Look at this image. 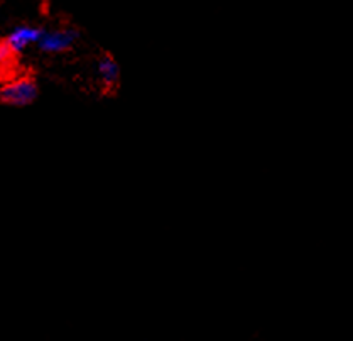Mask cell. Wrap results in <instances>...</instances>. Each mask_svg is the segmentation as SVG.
<instances>
[{"instance_id": "cell-1", "label": "cell", "mask_w": 353, "mask_h": 341, "mask_svg": "<svg viewBox=\"0 0 353 341\" xmlns=\"http://www.w3.org/2000/svg\"><path fill=\"white\" fill-rule=\"evenodd\" d=\"M37 95H39V86L32 71H22L14 80L0 85V103L9 107L31 105Z\"/></svg>"}, {"instance_id": "cell-2", "label": "cell", "mask_w": 353, "mask_h": 341, "mask_svg": "<svg viewBox=\"0 0 353 341\" xmlns=\"http://www.w3.org/2000/svg\"><path fill=\"white\" fill-rule=\"evenodd\" d=\"M99 73L101 81V95L115 96L120 88V68L114 56L108 51L101 52L99 61Z\"/></svg>"}, {"instance_id": "cell-3", "label": "cell", "mask_w": 353, "mask_h": 341, "mask_svg": "<svg viewBox=\"0 0 353 341\" xmlns=\"http://www.w3.org/2000/svg\"><path fill=\"white\" fill-rule=\"evenodd\" d=\"M21 74V51L7 41L0 39V83L14 80Z\"/></svg>"}, {"instance_id": "cell-4", "label": "cell", "mask_w": 353, "mask_h": 341, "mask_svg": "<svg viewBox=\"0 0 353 341\" xmlns=\"http://www.w3.org/2000/svg\"><path fill=\"white\" fill-rule=\"evenodd\" d=\"M39 37H43V31H41V29L29 28V25H21V28H17L12 34L7 37V41H9L16 50L21 51L24 50L29 43L37 41Z\"/></svg>"}, {"instance_id": "cell-5", "label": "cell", "mask_w": 353, "mask_h": 341, "mask_svg": "<svg viewBox=\"0 0 353 341\" xmlns=\"http://www.w3.org/2000/svg\"><path fill=\"white\" fill-rule=\"evenodd\" d=\"M73 37H74V32H68V31L54 32V34L44 37L43 48L46 51H63L70 46Z\"/></svg>"}]
</instances>
